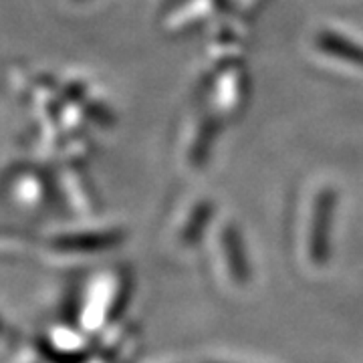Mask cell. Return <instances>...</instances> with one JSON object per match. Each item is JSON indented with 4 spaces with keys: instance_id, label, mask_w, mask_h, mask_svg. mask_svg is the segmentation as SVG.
Listing matches in <instances>:
<instances>
[{
    "instance_id": "3",
    "label": "cell",
    "mask_w": 363,
    "mask_h": 363,
    "mask_svg": "<svg viewBox=\"0 0 363 363\" xmlns=\"http://www.w3.org/2000/svg\"><path fill=\"white\" fill-rule=\"evenodd\" d=\"M321 47L327 52H331V55H337V57H345V59H351V61L363 63L362 47L353 45V43L343 39V37H337V35H323L321 37Z\"/></svg>"
},
{
    "instance_id": "1",
    "label": "cell",
    "mask_w": 363,
    "mask_h": 363,
    "mask_svg": "<svg viewBox=\"0 0 363 363\" xmlns=\"http://www.w3.org/2000/svg\"><path fill=\"white\" fill-rule=\"evenodd\" d=\"M128 297V281L123 274H107L105 279L97 281L91 289V295L85 301V309L81 315L83 327L87 331H97L111 317H116L121 305Z\"/></svg>"
},
{
    "instance_id": "2",
    "label": "cell",
    "mask_w": 363,
    "mask_h": 363,
    "mask_svg": "<svg viewBox=\"0 0 363 363\" xmlns=\"http://www.w3.org/2000/svg\"><path fill=\"white\" fill-rule=\"evenodd\" d=\"M333 196L329 190L319 192L315 204H313L311 230L307 236L309 245V260L315 267H321L327 260V245H329V220H331V204Z\"/></svg>"
}]
</instances>
